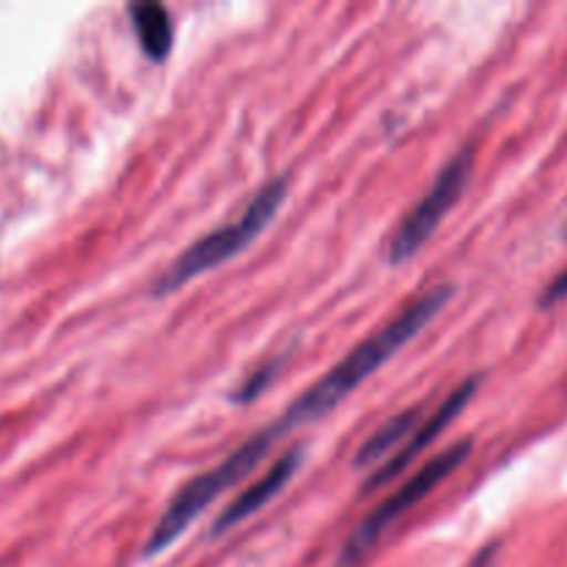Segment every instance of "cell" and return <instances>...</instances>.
Segmentation results:
<instances>
[{
	"label": "cell",
	"instance_id": "30bf717a",
	"mask_svg": "<svg viewBox=\"0 0 567 567\" xmlns=\"http://www.w3.org/2000/svg\"><path fill=\"white\" fill-rule=\"evenodd\" d=\"M275 371H277V363H271V365H266L264 371H258V374L249 377V382L244 385V391L238 393L236 402H252V396H258V391H264V388L269 385V380Z\"/></svg>",
	"mask_w": 567,
	"mask_h": 567
},
{
	"label": "cell",
	"instance_id": "277c9868",
	"mask_svg": "<svg viewBox=\"0 0 567 567\" xmlns=\"http://www.w3.org/2000/svg\"><path fill=\"white\" fill-rule=\"evenodd\" d=\"M471 452H474V443L460 441V443H454L452 449H446V452L437 454L435 460H430L426 465H421V468L415 471V474L410 476L402 487H396V491H393L385 502L377 504V507L371 509L363 520H360L358 529H354L352 535H349V540L343 543L341 565L352 567V565L363 563V559L374 551L377 543L382 540V535H385V532L391 529L396 520H402L404 515L415 507V504L424 502V498L430 496L437 485H443V482H446L449 476H452L454 471H457L460 465L471 457Z\"/></svg>",
	"mask_w": 567,
	"mask_h": 567
},
{
	"label": "cell",
	"instance_id": "7a4b0ae2",
	"mask_svg": "<svg viewBox=\"0 0 567 567\" xmlns=\"http://www.w3.org/2000/svg\"><path fill=\"white\" fill-rule=\"evenodd\" d=\"M280 437L282 435L277 432V426L271 424L269 430H260L258 435L249 437L244 446H238L236 452L227 460H221L216 468L205 471V474L186 482V485L181 487V493L169 502L166 513L161 515L158 526H155L147 546H144V554H147V557H155V554H161L164 548H169L172 543L188 529V524L208 509V504L214 502L216 496H221V493L236 487L241 480H247V476L264 463L266 454L275 449V443L280 441Z\"/></svg>",
	"mask_w": 567,
	"mask_h": 567
},
{
	"label": "cell",
	"instance_id": "8fae6325",
	"mask_svg": "<svg viewBox=\"0 0 567 567\" xmlns=\"http://www.w3.org/2000/svg\"><path fill=\"white\" fill-rule=\"evenodd\" d=\"M565 297H567V271H563V275H559L557 280H554L551 286L546 288V293H543L540 305H543V308H548V305L559 302V299H565Z\"/></svg>",
	"mask_w": 567,
	"mask_h": 567
},
{
	"label": "cell",
	"instance_id": "4fadbf2b",
	"mask_svg": "<svg viewBox=\"0 0 567 567\" xmlns=\"http://www.w3.org/2000/svg\"><path fill=\"white\" fill-rule=\"evenodd\" d=\"M565 236H567V230H565Z\"/></svg>",
	"mask_w": 567,
	"mask_h": 567
},
{
	"label": "cell",
	"instance_id": "5b68a950",
	"mask_svg": "<svg viewBox=\"0 0 567 567\" xmlns=\"http://www.w3.org/2000/svg\"><path fill=\"white\" fill-rule=\"evenodd\" d=\"M471 169H474V147L460 150V153L443 166L437 181L430 186V192L419 199V205H413V210L404 216L402 225L396 227V233H393L391 241H388V264L402 266L404 260H410L421 247H424L426 238L441 227V221L446 219L449 210L460 203L465 186H468Z\"/></svg>",
	"mask_w": 567,
	"mask_h": 567
},
{
	"label": "cell",
	"instance_id": "ba28073f",
	"mask_svg": "<svg viewBox=\"0 0 567 567\" xmlns=\"http://www.w3.org/2000/svg\"><path fill=\"white\" fill-rule=\"evenodd\" d=\"M421 415H424L421 408H410L404 410V413L393 415L385 426H380L377 435H371L369 441L363 443V449H360L358 457H354V468H377L388 454L399 452V449L404 446V441L410 437V432L421 426Z\"/></svg>",
	"mask_w": 567,
	"mask_h": 567
},
{
	"label": "cell",
	"instance_id": "52a82bcc",
	"mask_svg": "<svg viewBox=\"0 0 567 567\" xmlns=\"http://www.w3.org/2000/svg\"><path fill=\"white\" fill-rule=\"evenodd\" d=\"M299 463H302V449H291V452L282 454V457L277 460L252 487H247L241 496L233 498V502L221 509V515L214 520V526H210V535H225L233 526L252 518V515L258 513V509H264L271 498L280 496V493L286 491L288 482L293 480V474L299 471Z\"/></svg>",
	"mask_w": 567,
	"mask_h": 567
},
{
	"label": "cell",
	"instance_id": "8992f818",
	"mask_svg": "<svg viewBox=\"0 0 567 567\" xmlns=\"http://www.w3.org/2000/svg\"><path fill=\"white\" fill-rule=\"evenodd\" d=\"M476 388H480V377H471V380H465L463 385L454 388V391L449 393V399H443V404L437 408V413L432 415L430 421H421L419 432L410 437V443H404V446L399 449L396 457H393L388 465H380V468L369 476V482H365V493L377 491V487H385L388 482L399 480V476H402L404 471H408L410 465H413L415 460H419L421 454H424L426 449H430L432 443H435L437 437L449 430V424H452V421L457 419L465 408H468V402L474 399Z\"/></svg>",
	"mask_w": 567,
	"mask_h": 567
},
{
	"label": "cell",
	"instance_id": "6da1fadb",
	"mask_svg": "<svg viewBox=\"0 0 567 567\" xmlns=\"http://www.w3.org/2000/svg\"><path fill=\"white\" fill-rule=\"evenodd\" d=\"M452 297V286H435L430 288L424 297L415 299L413 305H408L391 324H385L380 332H374V336L365 338L363 343H358L341 363L332 365L316 385H310L308 391L288 408V413L275 421L277 432H280V435H288V432L299 430V426L316 424V421L324 419L327 413H332L349 393L358 391L374 371H380L399 349L408 347V343L413 341V338L419 336L443 308H446Z\"/></svg>",
	"mask_w": 567,
	"mask_h": 567
},
{
	"label": "cell",
	"instance_id": "7c38bea8",
	"mask_svg": "<svg viewBox=\"0 0 567 567\" xmlns=\"http://www.w3.org/2000/svg\"><path fill=\"white\" fill-rule=\"evenodd\" d=\"M496 563H498V546L493 543V546L482 548L468 567H496Z\"/></svg>",
	"mask_w": 567,
	"mask_h": 567
},
{
	"label": "cell",
	"instance_id": "9c48e42d",
	"mask_svg": "<svg viewBox=\"0 0 567 567\" xmlns=\"http://www.w3.org/2000/svg\"><path fill=\"white\" fill-rule=\"evenodd\" d=\"M127 11H131L133 31L142 42L144 53L153 61H164L172 53V39H175L169 11L161 3H133Z\"/></svg>",
	"mask_w": 567,
	"mask_h": 567
},
{
	"label": "cell",
	"instance_id": "3957f363",
	"mask_svg": "<svg viewBox=\"0 0 567 567\" xmlns=\"http://www.w3.org/2000/svg\"><path fill=\"white\" fill-rule=\"evenodd\" d=\"M288 194V181L286 177H275L271 183H266L258 194L252 197V203L247 205V210L241 214V219L230 221V225L219 227V230L208 233L205 238L194 241L164 275L158 277L153 291L158 297L164 293L177 291L186 282L197 280V277L208 275V271L219 269L225 260H230L233 255L244 252L260 233L269 227V221L275 219V214L280 210L282 199Z\"/></svg>",
	"mask_w": 567,
	"mask_h": 567
}]
</instances>
